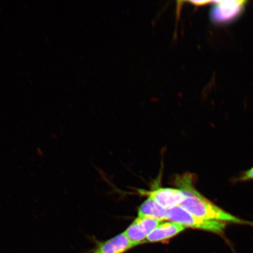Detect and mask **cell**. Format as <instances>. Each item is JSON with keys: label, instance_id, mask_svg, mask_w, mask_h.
Returning a JSON list of instances; mask_svg holds the SVG:
<instances>
[{"label": "cell", "instance_id": "8fae6325", "mask_svg": "<svg viewBox=\"0 0 253 253\" xmlns=\"http://www.w3.org/2000/svg\"><path fill=\"white\" fill-rule=\"evenodd\" d=\"M193 2L195 3V5H205L211 2V1H194Z\"/></svg>", "mask_w": 253, "mask_h": 253}, {"label": "cell", "instance_id": "ba28073f", "mask_svg": "<svg viewBox=\"0 0 253 253\" xmlns=\"http://www.w3.org/2000/svg\"><path fill=\"white\" fill-rule=\"evenodd\" d=\"M124 233L130 241L137 246L146 242L147 235L134 221L128 226Z\"/></svg>", "mask_w": 253, "mask_h": 253}, {"label": "cell", "instance_id": "3957f363", "mask_svg": "<svg viewBox=\"0 0 253 253\" xmlns=\"http://www.w3.org/2000/svg\"><path fill=\"white\" fill-rule=\"evenodd\" d=\"M211 12L213 21L217 24H226L235 20L242 14L245 6V1H215Z\"/></svg>", "mask_w": 253, "mask_h": 253}, {"label": "cell", "instance_id": "5b68a950", "mask_svg": "<svg viewBox=\"0 0 253 253\" xmlns=\"http://www.w3.org/2000/svg\"><path fill=\"white\" fill-rule=\"evenodd\" d=\"M185 226L173 221L161 223L148 235L146 242L154 243L165 241L178 235L184 231Z\"/></svg>", "mask_w": 253, "mask_h": 253}, {"label": "cell", "instance_id": "52a82bcc", "mask_svg": "<svg viewBox=\"0 0 253 253\" xmlns=\"http://www.w3.org/2000/svg\"><path fill=\"white\" fill-rule=\"evenodd\" d=\"M138 216L150 217L161 221L168 220L169 211L153 198L148 197L138 208Z\"/></svg>", "mask_w": 253, "mask_h": 253}, {"label": "cell", "instance_id": "9c48e42d", "mask_svg": "<svg viewBox=\"0 0 253 253\" xmlns=\"http://www.w3.org/2000/svg\"><path fill=\"white\" fill-rule=\"evenodd\" d=\"M134 221L138 224L147 236L152 231L163 222V221L153 219V218L139 216L136 218Z\"/></svg>", "mask_w": 253, "mask_h": 253}, {"label": "cell", "instance_id": "30bf717a", "mask_svg": "<svg viewBox=\"0 0 253 253\" xmlns=\"http://www.w3.org/2000/svg\"><path fill=\"white\" fill-rule=\"evenodd\" d=\"M240 181H246L253 180V167L251 169L247 170L239 178Z\"/></svg>", "mask_w": 253, "mask_h": 253}, {"label": "cell", "instance_id": "7a4b0ae2", "mask_svg": "<svg viewBox=\"0 0 253 253\" xmlns=\"http://www.w3.org/2000/svg\"><path fill=\"white\" fill-rule=\"evenodd\" d=\"M168 220L178 223L186 227L207 231L222 235L226 229V223L222 221L209 220L195 216L184 209L177 206L168 210Z\"/></svg>", "mask_w": 253, "mask_h": 253}, {"label": "cell", "instance_id": "6da1fadb", "mask_svg": "<svg viewBox=\"0 0 253 253\" xmlns=\"http://www.w3.org/2000/svg\"><path fill=\"white\" fill-rule=\"evenodd\" d=\"M193 180L192 175L189 173L177 175L174 180V184L184 195V199L180 207L202 219L253 226L252 221L234 216L208 200L196 189Z\"/></svg>", "mask_w": 253, "mask_h": 253}, {"label": "cell", "instance_id": "8992f818", "mask_svg": "<svg viewBox=\"0 0 253 253\" xmlns=\"http://www.w3.org/2000/svg\"><path fill=\"white\" fill-rule=\"evenodd\" d=\"M136 246L123 232L100 244L94 253H124Z\"/></svg>", "mask_w": 253, "mask_h": 253}, {"label": "cell", "instance_id": "277c9868", "mask_svg": "<svg viewBox=\"0 0 253 253\" xmlns=\"http://www.w3.org/2000/svg\"><path fill=\"white\" fill-rule=\"evenodd\" d=\"M142 193L154 199L168 210L179 206L184 199V195L181 190L178 188H158L153 191Z\"/></svg>", "mask_w": 253, "mask_h": 253}]
</instances>
